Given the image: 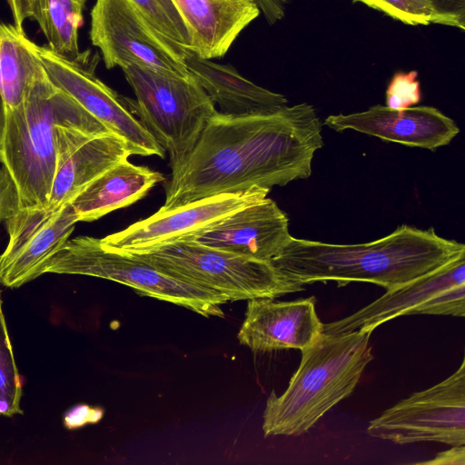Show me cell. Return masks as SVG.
Wrapping results in <instances>:
<instances>
[{"label":"cell","instance_id":"cell-10","mask_svg":"<svg viewBox=\"0 0 465 465\" xmlns=\"http://www.w3.org/2000/svg\"><path fill=\"white\" fill-rule=\"evenodd\" d=\"M49 79L112 133L122 137L131 153L164 158L165 152L120 96L94 74L97 57L83 63L67 60L48 45H35Z\"/></svg>","mask_w":465,"mask_h":465},{"label":"cell","instance_id":"cell-26","mask_svg":"<svg viewBox=\"0 0 465 465\" xmlns=\"http://www.w3.org/2000/svg\"><path fill=\"white\" fill-rule=\"evenodd\" d=\"M418 73H396L386 90V106L391 109H405L417 104L421 99Z\"/></svg>","mask_w":465,"mask_h":465},{"label":"cell","instance_id":"cell-25","mask_svg":"<svg viewBox=\"0 0 465 465\" xmlns=\"http://www.w3.org/2000/svg\"><path fill=\"white\" fill-rule=\"evenodd\" d=\"M410 25H441L430 0H353Z\"/></svg>","mask_w":465,"mask_h":465},{"label":"cell","instance_id":"cell-27","mask_svg":"<svg viewBox=\"0 0 465 465\" xmlns=\"http://www.w3.org/2000/svg\"><path fill=\"white\" fill-rule=\"evenodd\" d=\"M411 314L465 316V284L447 289L428 300Z\"/></svg>","mask_w":465,"mask_h":465},{"label":"cell","instance_id":"cell-21","mask_svg":"<svg viewBox=\"0 0 465 465\" xmlns=\"http://www.w3.org/2000/svg\"><path fill=\"white\" fill-rule=\"evenodd\" d=\"M35 45L14 24L0 22V93L6 111L24 102L39 61Z\"/></svg>","mask_w":465,"mask_h":465},{"label":"cell","instance_id":"cell-16","mask_svg":"<svg viewBox=\"0 0 465 465\" xmlns=\"http://www.w3.org/2000/svg\"><path fill=\"white\" fill-rule=\"evenodd\" d=\"M291 237L287 214L273 200L266 197L234 212L188 241L270 262Z\"/></svg>","mask_w":465,"mask_h":465},{"label":"cell","instance_id":"cell-20","mask_svg":"<svg viewBox=\"0 0 465 465\" xmlns=\"http://www.w3.org/2000/svg\"><path fill=\"white\" fill-rule=\"evenodd\" d=\"M163 180L161 173L126 159L94 180L70 203L79 222H93L137 202Z\"/></svg>","mask_w":465,"mask_h":465},{"label":"cell","instance_id":"cell-19","mask_svg":"<svg viewBox=\"0 0 465 465\" xmlns=\"http://www.w3.org/2000/svg\"><path fill=\"white\" fill-rule=\"evenodd\" d=\"M184 62L189 73L223 114H271L288 104L284 95L255 84L232 65L201 58L186 47Z\"/></svg>","mask_w":465,"mask_h":465},{"label":"cell","instance_id":"cell-33","mask_svg":"<svg viewBox=\"0 0 465 465\" xmlns=\"http://www.w3.org/2000/svg\"><path fill=\"white\" fill-rule=\"evenodd\" d=\"M12 12L14 25L24 31L23 25L30 17L29 0H7Z\"/></svg>","mask_w":465,"mask_h":465},{"label":"cell","instance_id":"cell-6","mask_svg":"<svg viewBox=\"0 0 465 465\" xmlns=\"http://www.w3.org/2000/svg\"><path fill=\"white\" fill-rule=\"evenodd\" d=\"M134 256L180 280L224 296L229 302L276 298L304 290L272 263L193 241H183Z\"/></svg>","mask_w":465,"mask_h":465},{"label":"cell","instance_id":"cell-31","mask_svg":"<svg viewBox=\"0 0 465 465\" xmlns=\"http://www.w3.org/2000/svg\"><path fill=\"white\" fill-rule=\"evenodd\" d=\"M291 0H255L261 12L270 25L282 20Z\"/></svg>","mask_w":465,"mask_h":465},{"label":"cell","instance_id":"cell-28","mask_svg":"<svg viewBox=\"0 0 465 465\" xmlns=\"http://www.w3.org/2000/svg\"><path fill=\"white\" fill-rule=\"evenodd\" d=\"M20 210L19 196L14 179L2 164L0 166V223Z\"/></svg>","mask_w":465,"mask_h":465},{"label":"cell","instance_id":"cell-34","mask_svg":"<svg viewBox=\"0 0 465 465\" xmlns=\"http://www.w3.org/2000/svg\"><path fill=\"white\" fill-rule=\"evenodd\" d=\"M5 123H6V108H5L3 97L1 95V93H0V162H1V158H2Z\"/></svg>","mask_w":465,"mask_h":465},{"label":"cell","instance_id":"cell-2","mask_svg":"<svg viewBox=\"0 0 465 465\" xmlns=\"http://www.w3.org/2000/svg\"><path fill=\"white\" fill-rule=\"evenodd\" d=\"M465 253V245L435 230L401 225L365 243L336 244L291 237L271 263L289 281L304 285L334 281L395 290Z\"/></svg>","mask_w":465,"mask_h":465},{"label":"cell","instance_id":"cell-7","mask_svg":"<svg viewBox=\"0 0 465 465\" xmlns=\"http://www.w3.org/2000/svg\"><path fill=\"white\" fill-rule=\"evenodd\" d=\"M47 272L110 280L204 317H223L222 305L229 302L219 293L175 278L134 256L110 250L101 239L91 236L68 239L47 262Z\"/></svg>","mask_w":465,"mask_h":465},{"label":"cell","instance_id":"cell-24","mask_svg":"<svg viewBox=\"0 0 465 465\" xmlns=\"http://www.w3.org/2000/svg\"><path fill=\"white\" fill-rule=\"evenodd\" d=\"M159 33L187 47L186 27L172 0H128Z\"/></svg>","mask_w":465,"mask_h":465},{"label":"cell","instance_id":"cell-12","mask_svg":"<svg viewBox=\"0 0 465 465\" xmlns=\"http://www.w3.org/2000/svg\"><path fill=\"white\" fill-rule=\"evenodd\" d=\"M5 222L9 241L0 254V283L18 288L45 273L79 220L67 203L57 212L20 209Z\"/></svg>","mask_w":465,"mask_h":465},{"label":"cell","instance_id":"cell-29","mask_svg":"<svg viewBox=\"0 0 465 465\" xmlns=\"http://www.w3.org/2000/svg\"><path fill=\"white\" fill-rule=\"evenodd\" d=\"M438 12L441 25L465 29V0H430Z\"/></svg>","mask_w":465,"mask_h":465},{"label":"cell","instance_id":"cell-3","mask_svg":"<svg viewBox=\"0 0 465 465\" xmlns=\"http://www.w3.org/2000/svg\"><path fill=\"white\" fill-rule=\"evenodd\" d=\"M59 126L91 134L112 133L54 84L39 60L24 102L6 111L1 163L15 183L20 209L48 206Z\"/></svg>","mask_w":465,"mask_h":465},{"label":"cell","instance_id":"cell-18","mask_svg":"<svg viewBox=\"0 0 465 465\" xmlns=\"http://www.w3.org/2000/svg\"><path fill=\"white\" fill-rule=\"evenodd\" d=\"M188 33L186 47L203 59L223 57L261 13L255 0H172Z\"/></svg>","mask_w":465,"mask_h":465},{"label":"cell","instance_id":"cell-4","mask_svg":"<svg viewBox=\"0 0 465 465\" xmlns=\"http://www.w3.org/2000/svg\"><path fill=\"white\" fill-rule=\"evenodd\" d=\"M371 331L322 333L302 351L301 363L285 391L269 395L262 415L264 437L299 436L350 396L373 360Z\"/></svg>","mask_w":465,"mask_h":465},{"label":"cell","instance_id":"cell-32","mask_svg":"<svg viewBox=\"0 0 465 465\" xmlns=\"http://www.w3.org/2000/svg\"><path fill=\"white\" fill-rule=\"evenodd\" d=\"M417 464L424 465H465V448L462 446H451L448 450L440 452L430 460L420 461Z\"/></svg>","mask_w":465,"mask_h":465},{"label":"cell","instance_id":"cell-13","mask_svg":"<svg viewBox=\"0 0 465 465\" xmlns=\"http://www.w3.org/2000/svg\"><path fill=\"white\" fill-rule=\"evenodd\" d=\"M130 155L125 141L114 133L91 134L59 126L55 172L46 209L59 211L94 180Z\"/></svg>","mask_w":465,"mask_h":465},{"label":"cell","instance_id":"cell-8","mask_svg":"<svg viewBox=\"0 0 465 465\" xmlns=\"http://www.w3.org/2000/svg\"><path fill=\"white\" fill-rule=\"evenodd\" d=\"M90 39L107 69L135 64L191 78L185 47L155 30L128 0H95Z\"/></svg>","mask_w":465,"mask_h":465},{"label":"cell","instance_id":"cell-1","mask_svg":"<svg viewBox=\"0 0 465 465\" xmlns=\"http://www.w3.org/2000/svg\"><path fill=\"white\" fill-rule=\"evenodd\" d=\"M322 123L307 103L271 114L217 113L191 152L172 166L165 212L222 193L272 187L307 179L323 146Z\"/></svg>","mask_w":465,"mask_h":465},{"label":"cell","instance_id":"cell-30","mask_svg":"<svg viewBox=\"0 0 465 465\" xmlns=\"http://www.w3.org/2000/svg\"><path fill=\"white\" fill-rule=\"evenodd\" d=\"M102 416L103 411L101 409L81 405L72 409L70 412L64 416V425L69 429L76 428L86 423L97 422Z\"/></svg>","mask_w":465,"mask_h":465},{"label":"cell","instance_id":"cell-22","mask_svg":"<svg viewBox=\"0 0 465 465\" xmlns=\"http://www.w3.org/2000/svg\"><path fill=\"white\" fill-rule=\"evenodd\" d=\"M86 0H29L30 17L35 19L58 55L83 63L90 52L80 53L78 30L83 25Z\"/></svg>","mask_w":465,"mask_h":465},{"label":"cell","instance_id":"cell-11","mask_svg":"<svg viewBox=\"0 0 465 465\" xmlns=\"http://www.w3.org/2000/svg\"><path fill=\"white\" fill-rule=\"evenodd\" d=\"M270 190L253 188L206 197L169 211H158L127 228L101 239L121 253H141L188 241L219 223L234 212L267 197Z\"/></svg>","mask_w":465,"mask_h":465},{"label":"cell","instance_id":"cell-9","mask_svg":"<svg viewBox=\"0 0 465 465\" xmlns=\"http://www.w3.org/2000/svg\"><path fill=\"white\" fill-rule=\"evenodd\" d=\"M370 436L396 444H465V360L440 383L415 392L370 421Z\"/></svg>","mask_w":465,"mask_h":465},{"label":"cell","instance_id":"cell-23","mask_svg":"<svg viewBox=\"0 0 465 465\" xmlns=\"http://www.w3.org/2000/svg\"><path fill=\"white\" fill-rule=\"evenodd\" d=\"M22 395V382L8 334L0 292V415L13 417L23 414Z\"/></svg>","mask_w":465,"mask_h":465},{"label":"cell","instance_id":"cell-17","mask_svg":"<svg viewBox=\"0 0 465 465\" xmlns=\"http://www.w3.org/2000/svg\"><path fill=\"white\" fill-rule=\"evenodd\" d=\"M465 284V253L385 294L343 319L323 324L327 334L371 331L391 319L410 315L440 292Z\"/></svg>","mask_w":465,"mask_h":465},{"label":"cell","instance_id":"cell-5","mask_svg":"<svg viewBox=\"0 0 465 465\" xmlns=\"http://www.w3.org/2000/svg\"><path fill=\"white\" fill-rule=\"evenodd\" d=\"M136 101L126 104L167 152L171 167L185 157L218 111L193 78L163 74L131 64L122 68Z\"/></svg>","mask_w":465,"mask_h":465},{"label":"cell","instance_id":"cell-14","mask_svg":"<svg viewBox=\"0 0 465 465\" xmlns=\"http://www.w3.org/2000/svg\"><path fill=\"white\" fill-rule=\"evenodd\" d=\"M324 124L336 132L354 130L383 141L435 151L459 134L456 123L433 106L391 109L376 104L349 114H331Z\"/></svg>","mask_w":465,"mask_h":465},{"label":"cell","instance_id":"cell-15","mask_svg":"<svg viewBox=\"0 0 465 465\" xmlns=\"http://www.w3.org/2000/svg\"><path fill=\"white\" fill-rule=\"evenodd\" d=\"M315 302L313 296L292 302L272 298L248 300L237 339L255 352L302 351L323 333Z\"/></svg>","mask_w":465,"mask_h":465}]
</instances>
